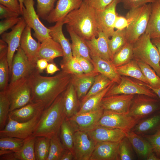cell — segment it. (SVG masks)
<instances>
[{"label":"cell","instance_id":"obj_1","mask_svg":"<svg viewBox=\"0 0 160 160\" xmlns=\"http://www.w3.org/2000/svg\"><path fill=\"white\" fill-rule=\"evenodd\" d=\"M71 78V75L62 70L52 76H43L36 69L29 78L31 102L41 103L45 109L47 108L65 91Z\"/></svg>","mask_w":160,"mask_h":160},{"label":"cell","instance_id":"obj_2","mask_svg":"<svg viewBox=\"0 0 160 160\" xmlns=\"http://www.w3.org/2000/svg\"><path fill=\"white\" fill-rule=\"evenodd\" d=\"M63 21L67 27L85 40L98 36L95 10L87 1H83L79 8L70 12Z\"/></svg>","mask_w":160,"mask_h":160},{"label":"cell","instance_id":"obj_3","mask_svg":"<svg viewBox=\"0 0 160 160\" xmlns=\"http://www.w3.org/2000/svg\"><path fill=\"white\" fill-rule=\"evenodd\" d=\"M63 93L42 113L32 135L50 138L58 135L62 124L66 118L63 103Z\"/></svg>","mask_w":160,"mask_h":160},{"label":"cell","instance_id":"obj_4","mask_svg":"<svg viewBox=\"0 0 160 160\" xmlns=\"http://www.w3.org/2000/svg\"><path fill=\"white\" fill-rule=\"evenodd\" d=\"M151 3L129 10L126 17L129 24L125 28L127 42L134 44L145 32L151 9Z\"/></svg>","mask_w":160,"mask_h":160},{"label":"cell","instance_id":"obj_5","mask_svg":"<svg viewBox=\"0 0 160 160\" xmlns=\"http://www.w3.org/2000/svg\"><path fill=\"white\" fill-rule=\"evenodd\" d=\"M133 59L149 65L160 77V57L150 36L145 33L133 44Z\"/></svg>","mask_w":160,"mask_h":160},{"label":"cell","instance_id":"obj_6","mask_svg":"<svg viewBox=\"0 0 160 160\" xmlns=\"http://www.w3.org/2000/svg\"><path fill=\"white\" fill-rule=\"evenodd\" d=\"M36 69V66L30 62L20 46L13 58L10 81L8 86H13L20 81L28 79Z\"/></svg>","mask_w":160,"mask_h":160},{"label":"cell","instance_id":"obj_7","mask_svg":"<svg viewBox=\"0 0 160 160\" xmlns=\"http://www.w3.org/2000/svg\"><path fill=\"white\" fill-rule=\"evenodd\" d=\"M23 4L22 17L26 25L34 31L33 35L38 41L41 43L45 39L51 38L49 35V28L41 22L35 10L33 0H23Z\"/></svg>","mask_w":160,"mask_h":160},{"label":"cell","instance_id":"obj_8","mask_svg":"<svg viewBox=\"0 0 160 160\" xmlns=\"http://www.w3.org/2000/svg\"><path fill=\"white\" fill-rule=\"evenodd\" d=\"M115 83L108 91L105 96L117 95H146L157 98L158 96L145 83L139 81H136L128 77L121 76V81L119 84Z\"/></svg>","mask_w":160,"mask_h":160},{"label":"cell","instance_id":"obj_9","mask_svg":"<svg viewBox=\"0 0 160 160\" xmlns=\"http://www.w3.org/2000/svg\"><path fill=\"white\" fill-rule=\"evenodd\" d=\"M139 120L128 114L104 110L97 126L118 129L127 132L131 130Z\"/></svg>","mask_w":160,"mask_h":160},{"label":"cell","instance_id":"obj_10","mask_svg":"<svg viewBox=\"0 0 160 160\" xmlns=\"http://www.w3.org/2000/svg\"><path fill=\"white\" fill-rule=\"evenodd\" d=\"M5 92L10 103L9 112L31 102V91L29 78L10 87Z\"/></svg>","mask_w":160,"mask_h":160},{"label":"cell","instance_id":"obj_11","mask_svg":"<svg viewBox=\"0 0 160 160\" xmlns=\"http://www.w3.org/2000/svg\"><path fill=\"white\" fill-rule=\"evenodd\" d=\"M43 111L30 120L24 122H17L8 117L7 123L4 129L0 130V137H9L25 139L30 136L34 132Z\"/></svg>","mask_w":160,"mask_h":160},{"label":"cell","instance_id":"obj_12","mask_svg":"<svg viewBox=\"0 0 160 160\" xmlns=\"http://www.w3.org/2000/svg\"><path fill=\"white\" fill-rule=\"evenodd\" d=\"M134 97L128 114L140 120L159 109L156 98L144 95H137Z\"/></svg>","mask_w":160,"mask_h":160},{"label":"cell","instance_id":"obj_13","mask_svg":"<svg viewBox=\"0 0 160 160\" xmlns=\"http://www.w3.org/2000/svg\"><path fill=\"white\" fill-rule=\"evenodd\" d=\"M121 0H113L104 9L95 10V17L98 31L105 33L109 37L114 32V25L117 15L116 12L117 4Z\"/></svg>","mask_w":160,"mask_h":160},{"label":"cell","instance_id":"obj_14","mask_svg":"<svg viewBox=\"0 0 160 160\" xmlns=\"http://www.w3.org/2000/svg\"><path fill=\"white\" fill-rule=\"evenodd\" d=\"M96 143L89 137L86 132L76 130L73 146L74 160H89Z\"/></svg>","mask_w":160,"mask_h":160},{"label":"cell","instance_id":"obj_15","mask_svg":"<svg viewBox=\"0 0 160 160\" xmlns=\"http://www.w3.org/2000/svg\"><path fill=\"white\" fill-rule=\"evenodd\" d=\"M26 24L23 17L12 28L9 32H4L1 35V39L8 45L7 60L9 76L11 71L12 63L15 52L20 46V42L23 32Z\"/></svg>","mask_w":160,"mask_h":160},{"label":"cell","instance_id":"obj_16","mask_svg":"<svg viewBox=\"0 0 160 160\" xmlns=\"http://www.w3.org/2000/svg\"><path fill=\"white\" fill-rule=\"evenodd\" d=\"M104 110L101 107L92 111L76 115L68 119L76 130L87 132L97 126V124L103 113Z\"/></svg>","mask_w":160,"mask_h":160},{"label":"cell","instance_id":"obj_17","mask_svg":"<svg viewBox=\"0 0 160 160\" xmlns=\"http://www.w3.org/2000/svg\"><path fill=\"white\" fill-rule=\"evenodd\" d=\"M134 95L121 94L104 97L101 107L104 110L128 114Z\"/></svg>","mask_w":160,"mask_h":160},{"label":"cell","instance_id":"obj_18","mask_svg":"<svg viewBox=\"0 0 160 160\" xmlns=\"http://www.w3.org/2000/svg\"><path fill=\"white\" fill-rule=\"evenodd\" d=\"M86 132L96 143L119 142L126 136V132L122 130L100 126H97Z\"/></svg>","mask_w":160,"mask_h":160},{"label":"cell","instance_id":"obj_19","mask_svg":"<svg viewBox=\"0 0 160 160\" xmlns=\"http://www.w3.org/2000/svg\"><path fill=\"white\" fill-rule=\"evenodd\" d=\"M119 142H97L89 160H119Z\"/></svg>","mask_w":160,"mask_h":160},{"label":"cell","instance_id":"obj_20","mask_svg":"<svg viewBox=\"0 0 160 160\" xmlns=\"http://www.w3.org/2000/svg\"><path fill=\"white\" fill-rule=\"evenodd\" d=\"M40 44V42L37 41L33 38L31 28L26 25L21 36L20 46L30 62L36 66L38 59V53Z\"/></svg>","mask_w":160,"mask_h":160},{"label":"cell","instance_id":"obj_21","mask_svg":"<svg viewBox=\"0 0 160 160\" xmlns=\"http://www.w3.org/2000/svg\"><path fill=\"white\" fill-rule=\"evenodd\" d=\"M83 0H58L55 8L45 20L50 23L62 20L72 11L79 8Z\"/></svg>","mask_w":160,"mask_h":160},{"label":"cell","instance_id":"obj_22","mask_svg":"<svg viewBox=\"0 0 160 160\" xmlns=\"http://www.w3.org/2000/svg\"><path fill=\"white\" fill-rule=\"evenodd\" d=\"M63 20H60L56 22L54 26L49 27L50 36L60 45L63 50V55L60 63V65L65 64L73 57L71 44L65 37L63 32Z\"/></svg>","mask_w":160,"mask_h":160},{"label":"cell","instance_id":"obj_23","mask_svg":"<svg viewBox=\"0 0 160 160\" xmlns=\"http://www.w3.org/2000/svg\"><path fill=\"white\" fill-rule=\"evenodd\" d=\"M109 37L103 32L98 31L97 37H94L89 40H86L90 52L102 58L112 61L109 47Z\"/></svg>","mask_w":160,"mask_h":160},{"label":"cell","instance_id":"obj_24","mask_svg":"<svg viewBox=\"0 0 160 160\" xmlns=\"http://www.w3.org/2000/svg\"><path fill=\"white\" fill-rule=\"evenodd\" d=\"M90 54L95 70L119 84L121 81V76L112 62L105 60L90 52Z\"/></svg>","mask_w":160,"mask_h":160},{"label":"cell","instance_id":"obj_25","mask_svg":"<svg viewBox=\"0 0 160 160\" xmlns=\"http://www.w3.org/2000/svg\"><path fill=\"white\" fill-rule=\"evenodd\" d=\"M44 109L42 104L31 102L21 108L9 112L8 117L19 122H26L32 119Z\"/></svg>","mask_w":160,"mask_h":160},{"label":"cell","instance_id":"obj_26","mask_svg":"<svg viewBox=\"0 0 160 160\" xmlns=\"http://www.w3.org/2000/svg\"><path fill=\"white\" fill-rule=\"evenodd\" d=\"M99 73L94 70L87 73L72 75L71 82L76 90L79 99H82L86 95Z\"/></svg>","mask_w":160,"mask_h":160},{"label":"cell","instance_id":"obj_27","mask_svg":"<svg viewBox=\"0 0 160 160\" xmlns=\"http://www.w3.org/2000/svg\"><path fill=\"white\" fill-rule=\"evenodd\" d=\"M63 55L60 45L52 38L46 39L41 43L38 53V59H44L51 63L55 58L63 57Z\"/></svg>","mask_w":160,"mask_h":160},{"label":"cell","instance_id":"obj_28","mask_svg":"<svg viewBox=\"0 0 160 160\" xmlns=\"http://www.w3.org/2000/svg\"><path fill=\"white\" fill-rule=\"evenodd\" d=\"M126 133V137L138 157L146 160L149 153L153 151L150 143L131 130Z\"/></svg>","mask_w":160,"mask_h":160},{"label":"cell","instance_id":"obj_29","mask_svg":"<svg viewBox=\"0 0 160 160\" xmlns=\"http://www.w3.org/2000/svg\"><path fill=\"white\" fill-rule=\"evenodd\" d=\"M63 94L66 118L68 119L76 115L78 112L79 106V99L76 90L71 82Z\"/></svg>","mask_w":160,"mask_h":160},{"label":"cell","instance_id":"obj_30","mask_svg":"<svg viewBox=\"0 0 160 160\" xmlns=\"http://www.w3.org/2000/svg\"><path fill=\"white\" fill-rule=\"evenodd\" d=\"M66 28L72 41L71 47L73 56L74 57H82L92 63L89 49L85 40L69 27L66 26Z\"/></svg>","mask_w":160,"mask_h":160},{"label":"cell","instance_id":"obj_31","mask_svg":"<svg viewBox=\"0 0 160 160\" xmlns=\"http://www.w3.org/2000/svg\"><path fill=\"white\" fill-rule=\"evenodd\" d=\"M151 9L145 33L151 39L160 38V0L151 3Z\"/></svg>","mask_w":160,"mask_h":160},{"label":"cell","instance_id":"obj_32","mask_svg":"<svg viewBox=\"0 0 160 160\" xmlns=\"http://www.w3.org/2000/svg\"><path fill=\"white\" fill-rule=\"evenodd\" d=\"M119 74L121 76L131 77L145 84L148 82L143 75L137 61L133 59L127 63L116 67Z\"/></svg>","mask_w":160,"mask_h":160},{"label":"cell","instance_id":"obj_33","mask_svg":"<svg viewBox=\"0 0 160 160\" xmlns=\"http://www.w3.org/2000/svg\"><path fill=\"white\" fill-rule=\"evenodd\" d=\"M116 83H112L100 92L94 95L81 103V107L77 113H81L96 110L101 107L103 98L110 89Z\"/></svg>","mask_w":160,"mask_h":160},{"label":"cell","instance_id":"obj_34","mask_svg":"<svg viewBox=\"0 0 160 160\" xmlns=\"http://www.w3.org/2000/svg\"><path fill=\"white\" fill-rule=\"evenodd\" d=\"M8 46L0 47V91H5L8 85L9 76L7 60Z\"/></svg>","mask_w":160,"mask_h":160},{"label":"cell","instance_id":"obj_35","mask_svg":"<svg viewBox=\"0 0 160 160\" xmlns=\"http://www.w3.org/2000/svg\"><path fill=\"white\" fill-rule=\"evenodd\" d=\"M60 130V137L64 148L73 153L74 134L77 130L76 129L70 121L65 118L62 124Z\"/></svg>","mask_w":160,"mask_h":160},{"label":"cell","instance_id":"obj_36","mask_svg":"<svg viewBox=\"0 0 160 160\" xmlns=\"http://www.w3.org/2000/svg\"><path fill=\"white\" fill-rule=\"evenodd\" d=\"M36 137L31 135L25 139L21 149L13 153L15 160H36L34 151Z\"/></svg>","mask_w":160,"mask_h":160},{"label":"cell","instance_id":"obj_37","mask_svg":"<svg viewBox=\"0 0 160 160\" xmlns=\"http://www.w3.org/2000/svg\"><path fill=\"white\" fill-rule=\"evenodd\" d=\"M160 124V114L155 115L138 122L131 130L138 135L147 134Z\"/></svg>","mask_w":160,"mask_h":160},{"label":"cell","instance_id":"obj_38","mask_svg":"<svg viewBox=\"0 0 160 160\" xmlns=\"http://www.w3.org/2000/svg\"><path fill=\"white\" fill-rule=\"evenodd\" d=\"M133 45L127 42L114 55L112 62L116 67L124 65L133 59Z\"/></svg>","mask_w":160,"mask_h":160},{"label":"cell","instance_id":"obj_39","mask_svg":"<svg viewBox=\"0 0 160 160\" xmlns=\"http://www.w3.org/2000/svg\"><path fill=\"white\" fill-rule=\"evenodd\" d=\"M50 139L45 137H36L34 151L36 160H46L48 156Z\"/></svg>","mask_w":160,"mask_h":160},{"label":"cell","instance_id":"obj_40","mask_svg":"<svg viewBox=\"0 0 160 160\" xmlns=\"http://www.w3.org/2000/svg\"><path fill=\"white\" fill-rule=\"evenodd\" d=\"M114 82L106 76L99 73L96 76L94 82L89 90L82 99L81 103L90 97L100 92Z\"/></svg>","mask_w":160,"mask_h":160},{"label":"cell","instance_id":"obj_41","mask_svg":"<svg viewBox=\"0 0 160 160\" xmlns=\"http://www.w3.org/2000/svg\"><path fill=\"white\" fill-rule=\"evenodd\" d=\"M111 39L108 41L111 60L115 54L127 42L125 36V29L115 31Z\"/></svg>","mask_w":160,"mask_h":160},{"label":"cell","instance_id":"obj_42","mask_svg":"<svg viewBox=\"0 0 160 160\" xmlns=\"http://www.w3.org/2000/svg\"><path fill=\"white\" fill-rule=\"evenodd\" d=\"M143 75L147 79L148 85L154 88L160 87V77L149 65L140 61H137Z\"/></svg>","mask_w":160,"mask_h":160},{"label":"cell","instance_id":"obj_43","mask_svg":"<svg viewBox=\"0 0 160 160\" xmlns=\"http://www.w3.org/2000/svg\"><path fill=\"white\" fill-rule=\"evenodd\" d=\"M50 139L49 151L46 160H60L65 149L61 143L58 135H55Z\"/></svg>","mask_w":160,"mask_h":160},{"label":"cell","instance_id":"obj_44","mask_svg":"<svg viewBox=\"0 0 160 160\" xmlns=\"http://www.w3.org/2000/svg\"><path fill=\"white\" fill-rule=\"evenodd\" d=\"M25 139L13 137H1L0 150H7L16 152L20 151L23 145Z\"/></svg>","mask_w":160,"mask_h":160},{"label":"cell","instance_id":"obj_45","mask_svg":"<svg viewBox=\"0 0 160 160\" xmlns=\"http://www.w3.org/2000/svg\"><path fill=\"white\" fill-rule=\"evenodd\" d=\"M10 103L5 91H0V130L6 124L9 112Z\"/></svg>","mask_w":160,"mask_h":160},{"label":"cell","instance_id":"obj_46","mask_svg":"<svg viewBox=\"0 0 160 160\" xmlns=\"http://www.w3.org/2000/svg\"><path fill=\"white\" fill-rule=\"evenodd\" d=\"M56 0H36V12L39 17L45 20L54 9Z\"/></svg>","mask_w":160,"mask_h":160},{"label":"cell","instance_id":"obj_47","mask_svg":"<svg viewBox=\"0 0 160 160\" xmlns=\"http://www.w3.org/2000/svg\"><path fill=\"white\" fill-rule=\"evenodd\" d=\"M119 160H131L133 159L132 145L126 136L119 142Z\"/></svg>","mask_w":160,"mask_h":160},{"label":"cell","instance_id":"obj_48","mask_svg":"<svg viewBox=\"0 0 160 160\" xmlns=\"http://www.w3.org/2000/svg\"><path fill=\"white\" fill-rule=\"evenodd\" d=\"M60 66L62 70L71 75H78L84 73L80 64L73 56L68 62Z\"/></svg>","mask_w":160,"mask_h":160},{"label":"cell","instance_id":"obj_49","mask_svg":"<svg viewBox=\"0 0 160 160\" xmlns=\"http://www.w3.org/2000/svg\"><path fill=\"white\" fill-rule=\"evenodd\" d=\"M143 137L151 144L152 151L160 158V130L153 135H142Z\"/></svg>","mask_w":160,"mask_h":160},{"label":"cell","instance_id":"obj_50","mask_svg":"<svg viewBox=\"0 0 160 160\" xmlns=\"http://www.w3.org/2000/svg\"><path fill=\"white\" fill-rule=\"evenodd\" d=\"M157 0H121L124 8L129 10L152 3Z\"/></svg>","mask_w":160,"mask_h":160},{"label":"cell","instance_id":"obj_51","mask_svg":"<svg viewBox=\"0 0 160 160\" xmlns=\"http://www.w3.org/2000/svg\"><path fill=\"white\" fill-rule=\"evenodd\" d=\"M22 17H14L6 19L0 22V34L2 33L8 29L12 28L17 24L22 19Z\"/></svg>","mask_w":160,"mask_h":160},{"label":"cell","instance_id":"obj_52","mask_svg":"<svg viewBox=\"0 0 160 160\" xmlns=\"http://www.w3.org/2000/svg\"><path fill=\"white\" fill-rule=\"evenodd\" d=\"M74 57L80 64L84 73H91L94 71L93 65L89 60L81 57Z\"/></svg>","mask_w":160,"mask_h":160},{"label":"cell","instance_id":"obj_53","mask_svg":"<svg viewBox=\"0 0 160 160\" xmlns=\"http://www.w3.org/2000/svg\"><path fill=\"white\" fill-rule=\"evenodd\" d=\"M113 0H87L86 1L95 10L100 11L104 9Z\"/></svg>","mask_w":160,"mask_h":160},{"label":"cell","instance_id":"obj_54","mask_svg":"<svg viewBox=\"0 0 160 160\" xmlns=\"http://www.w3.org/2000/svg\"><path fill=\"white\" fill-rule=\"evenodd\" d=\"M0 4L21 15V12L18 0H0Z\"/></svg>","mask_w":160,"mask_h":160},{"label":"cell","instance_id":"obj_55","mask_svg":"<svg viewBox=\"0 0 160 160\" xmlns=\"http://www.w3.org/2000/svg\"><path fill=\"white\" fill-rule=\"evenodd\" d=\"M19 14L12 9L0 4V18L6 19L10 18L18 17Z\"/></svg>","mask_w":160,"mask_h":160},{"label":"cell","instance_id":"obj_56","mask_svg":"<svg viewBox=\"0 0 160 160\" xmlns=\"http://www.w3.org/2000/svg\"><path fill=\"white\" fill-rule=\"evenodd\" d=\"M129 22L126 17L117 15L114 25V28L116 30H122L126 28L128 25Z\"/></svg>","mask_w":160,"mask_h":160},{"label":"cell","instance_id":"obj_57","mask_svg":"<svg viewBox=\"0 0 160 160\" xmlns=\"http://www.w3.org/2000/svg\"><path fill=\"white\" fill-rule=\"evenodd\" d=\"M48 64V62L45 59H38L36 63V69L40 73H42L44 70L46 68Z\"/></svg>","mask_w":160,"mask_h":160},{"label":"cell","instance_id":"obj_58","mask_svg":"<svg viewBox=\"0 0 160 160\" xmlns=\"http://www.w3.org/2000/svg\"><path fill=\"white\" fill-rule=\"evenodd\" d=\"M59 70L60 69L53 62L48 64L46 68L47 73L50 75L53 74Z\"/></svg>","mask_w":160,"mask_h":160},{"label":"cell","instance_id":"obj_59","mask_svg":"<svg viewBox=\"0 0 160 160\" xmlns=\"http://www.w3.org/2000/svg\"><path fill=\"white\" fill-rule=\"evenodd\" d=\"M74 155L72 152L69 150L65 149L63 153L60 160H74Z\"/></svg>","mask_w":160,"mask_h":160},{"label":"cell","instance_id":"obj_60","mask_svg":"<svg viewBox=\"0 0 160 160\" xmlns=\"http://www.w3.org/2000/svg\"><path fill=\"white\" fill-rule=\"evenodd\" d=\"M152 42L157 48L160 57V38L151 39Z\"/></svg>","mask_w":160,"mask_h":160},{"label":"cell","instance_id":"obj_61","mask_svg":"<svg viewBox=\"0 0 160 160\" xmlns=\"http://www.w3.org/2000/svg\"><path fill=\"white\" fill-rule=\"evenodd\" d=\"M147 160H160L159 158L153 151L151 152L149 154L147 159Z\"/></svg>","mask_w":160,"mask_h":160},{"label":"cell","instance_id":"obj_62","mask_svg":"<svg viewBox=\"0 0 160 160\" xmlns=\"http://www.w3.org/2000/svg\"><path fill=\"white\" fill-rule=\"evenodd\" d=\"M145 84L147 87L155 93L160 99V87L158 88H154L149 86L148 84Z\"/></svg>","mask_w":160,"mask_h":160},{"label":"cell","instance_id":"obj_63","mask_svg":"<svg viewBox=\"0 0 160 160\" xmlns=\"http://www.w3.org/2000/svg\"><path fill=\"white\" fill-rule=\"evenodd\" d=\"M18 0L19 2L20 7V8H21V15L22 11H23V8L24 6V4H23V0Z\"/></svg>","mask_w":160,"mask_h":160},{"label":"cell","instance_id":"obj_64","mask_svg":"<svg viewBox=\"0 0 160 160\" xmlns=\"http://www.w3.org/2000/svg\"><path fill=\"white\" fill-rule=\"evenodd\" d=\"M83 0V1H87V0Z\"/></svg>","mask_w":160,"mask_h":160}]
</instances>
